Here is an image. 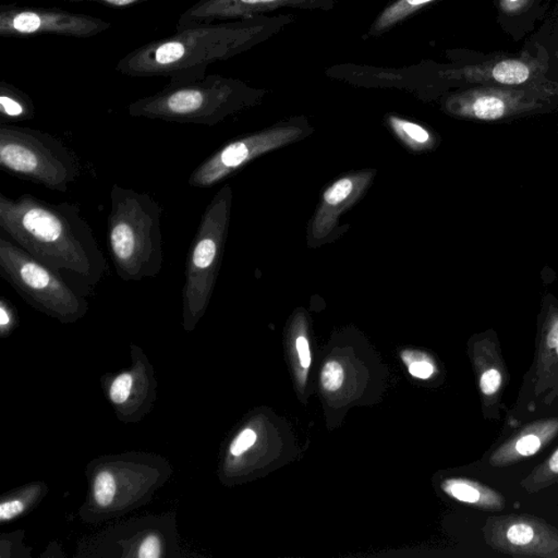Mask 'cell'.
<instances>
[{"mask_svg": "<svg viewBox=\"0 0 558 558\" xmlns=\"http://www.w3.org/2000/svg\"><path fill=\"white\" fill-rule=\"evenodd\" d=\"M295 20L294 14L256 16L176 31L121 58L116 71L131 77H164L178 85L203 79L207 67L270 40Z\"/></svg>", "mask_w": 558, "mask_h": 558, "instance_id": "2", "label": "cell"}, {"mask_svg": "<svg viewBox=\"0 0 558 558\" xmlns=\"http://www.w3.org/2000/svg\"><path fill=\"white\" fill-rule=\"evenodd\" d=\"M115 479L113 474L103 472L96 475L94 481V497L101 507H108L113 503L115 495Z\"/></svg>", "mask_w": 558, "mask_h": 558, "instance_id": "14", "label": "cell"}, {"mask_svg": "<svg viewBox=\"0 0 558 558\" xmlns=\"http://www.w3.org/2000/svg\"><path fill=\"white\" fill-rule=\"evenodd\" d=\"M501 384L502 376L497 368H489V370L484 372L481 381H480V387H481V391L485 395H493L494 392L498 391Z\"/></svg>", "mask_w": 558, "mask_h": 558, "instance_id": "22", "label": "cell"}, {"mask_svg": "<svg viewBox=\"0 0 558 558\" xmlns=\"http://www.w3.org/2000/svg\"><path fill=\"white\" fill-rule=\"evenodd\" d=\"M344 378V368L337 361L325 363L321 373L323 387L328 392H336L342 387Z\"/></svg>", "mask_w": 558, "mask_h": 558, "instance_id": "15", "label": "cell"}, {"mask_svg": "<svg viewBox=\"0 0 558 558\" xmlns=\"http://www.w3.org/2000/svg\"><path fill=\"white\" fill-rule=\"evenodd\" d=\"M506 110L503 100L495 96L478 97L473 104V114L482 120H497L503 117Z\"/></svg>", "mask_w": 558, "mask_h": 558, "instance_id": "13", "label": "cell"}, {"mask_svg": "<svg viewBox=\"0 0 558 558\" xmlns=\"http://www.w3.org/2000/svg\"><path fill=\"white\" fill-rule=\"evenodd\" d=\"M12 314L11 303L2 298V301H0V328H2L3 332L7 331L12 327Z\"/></svg>", "mask_w": 558, "mask_h": 558, "instance_id": "28", "label": "cell"}, {"mask_svg": "<svg viewBox=\"0 0 558 558\" xmlns=\"http://www.w3.org/2000/svg\"><path fill=\"white\" fill-rule=\"evenodd\" d=\"M24 511V504L18 499H12V501L4 502L0 505V521L8 522L16 518Z\"/></svg>", "mask_w": 558, "mask_h": 558, "instance_id": "24", "label": "cell"}, {"mask_svg": "<svg viewBox=\"0 0 558 558\" xmlns=\"http://www.w3.org/2000/svg\"><path fill=\"white\" fill-rule=\"evenodd\" d=\"M256 441V434L250 429H246L241 432L237 439L232 441L230 446V453L234 456H240L247 449L252 448Z\"/></svg>", "mask_w": 558, "mask_h": 558, "instance_id": "21", "label": "cell"}, {"mask_svg": "<svg viewBox=\"0 0 558 558\" xmlns=\"http://www.w3.org/2000/svg\"><path fill=\"white\" fill-rule=\"evenodd\" d=\"M445 489L451 497L464 503H478L481 497L477 489L463 481L449 482Z\"/></svg>", "mask_w": 558, "mask_h": 558, "instance_id": "17", "label": "cell"}, {"mask_svg": "<svg viewBox=\"0 0 558 558\" xmlns=\"http://www.w3.org/2000/svg\"><path fill=\"white\" fill-rule=\"evenodd\" d=\"M131 388H133V376L128 375V373L119 376L110 386L109 396L111 401H114L115 404H123V402L128 400Z\"/></svg>", "mask_w": 558, "mask_h": 558, "instance_id": "18", "label": "cell"}, {"mask_svg": "<svg viewBox=\"0 0 558 558\" xmlns=\"http://www.w3.org/2000/svg\"><path fill=\"white\" fill-rule=\"evenodd\" d=\"M36 116V105L30 96L18 87L0 82V124L30 120Z\"/></svg>", "mask_w": 558, "mask_h": 558, "instance_id": "11", "label": "cell"}, {"mask_svg": "<svg viewBox=\"0 0 558 558\" xmlns=\"http://www.w3.org/2000/svg\"><path fill=\"white\" fill-rule=\"evenodd\" d=\"M0 166L23 181L67 192L80 176L77 155L41 130L0 124Z\"/></svg>", "mask_w": 558, "mask_h": 558, "instance_id": "5", "label": "cell"}, {"mask_svg": "<svg viewBox=\"0 0 558 558\" xmlns=\"http://www.w3.org/2000/svg\"><path fill=\"white\" fill-rule=\"evenodd\" d=\"M339 0H198L184 12L176 31L202 24L263 16L279 9L331 12Z\"/></svg>", "mask_w": 558, "mask_h": 558, "instance_id": "9", "label": "cell"}, {"mask_svg": "<svg viewBox=\"0 0 558 558\" xmlns=\"http://www.w3.org/2000/svg\"><path fill=\"white\" fill-rule=\"evenodd\" d=\"M434 2L436 0H392L371 23L365 38L384 36L385 33L409 20Z\"/></svg>", "mask_w": 558, "mask_h": 558, "instance_id": "10", "label": "cell"}, {"mask_svg": "<svg viewBox=\"0 0 558 558\" xmlns=\"http://www.w3.org/2000/svg\"><path fill=\"white\" fill-rule=\"evenodd\" d=\"M409 372L411 376L425 380V378H429L433 375L434 367L429 361H415L409 365Z\"/></svg>", "mask_w": 558, "mask_h": 558, "instance_id": "27", "label": "cell"}, {"mask_svg": "<svg viewBox=\"0 0 558 558\" xmlns=\"http://www.w3.org/2000/svg\"><path fill=\"white\" fill-rule=\"evenodd\" d=\"M111 23L89 14L75 13L61 8L0 6V36L32 37L57 36L90 38L109 30Z\"/></svg>", "mask_w": 558, "mask_h": 558, "instance_id": "8", "label": "cell"}, {"mask_svg": "<svg viewBox=\"0 0 558 558\" xmlns=\"http://www.w3.org/2000/svg\"><path fill=\"white\" fill-rule=\"evenodd\" d=\"M297 352L301 366L307 368L311 365V352H310L309 343L304 337L297 339Z\"/></svg>", "mask_w": 558, "mask_h": 558, "instance_id": "29", "label": "cell"}, {"mask_svg": "<svg viewBox=\"0 0 558 558\" xmlns=\"http://www.w3.org/2000/svg\"><path fill=\"white\" fill-rule=\"evenodd\" d=\"M260 93L235 77L206 75L189 84L165 85L157 94L131 103L128 111L134 118L214 125Z\"/></svg>", "mask_w": 558, "mask_h": 558, "instance_id": "4", "label": "cell"}, {"mask_svg": "<svg viewBox=\"0 0 558 558\" xmlns=\"http://www.w3.org/2000/svg\"><path fill=\"white\" fill-rule=\"evenodd\" d=\"M163 207L149 193L115 183L110 190L109 245L124 281L158 278L164 265Z\"/></svg>", "mask_w": 558, "mask_h": 558, "instance_id": "3", "label": "cell"}, {"mask_svg": "<svg viewBox=\"0 0 558 558\" xmlns=\"http://www.w3.org/2000/svg\"><path fill=\"white\" fill-rule=\"evenodd\" d=\"M506 536L512 545L522 546L531 543L535 538V530L527 523H516V525L509 527Z\"/></svg>", "mask_w": 558, "mask_h": 558, "instance_id": "20", "label": "cell"}, {"mask_svg": "<svg viewBox=\"0 0 558 558\" xmlns=\"http://www.w3.org/2000/svg\"><path fill=\"white\" fill-rule=\"evenodd\" d=\"M391 123L398 133L406 135L407 138L414 141V142L422 144L428 142L430 139L428 131L422 128L419 125L396 117H392Z\"/></svg>", "mask_w": 558, "mask_h": 558, "instance_id": "16", "label": "cell"}, {"mask_svg": "<svg viewBox=\"0 0 558 558\" xmlns=\"http://www.w3.org/2000/svg\"><path fill=\"white\" fill-rule=\"evenodd\" d=\"M528 67L521 61H505L499 62L493 69V77L503 85H522L528 80Z\"/></svg>", "mask_w": 558, "mask_h": 558, "instance_id": "12", "label": "cell"}, {"mask_svg": "<svg viewBox=\"0 0 558 558\" xmlns=\"http://www.w3.org/2000/svg\"><path fill=\"white\" fill-rule=\"evenodd\" d=\"M546 343L548 348L555 349L558 354V319L554 324L552 325L550 332L547 334Z\"/></svg>", "mask_w": 558, "mask_h": 558, "instance_id": "30", "label": "cell"}, {"mask_svg": "<svg viewBox=\"0 0 558 558\" xmlns=\"http://www.w3.org/2000/svg\"><path fill=\"white\" fill-rule=\"evenodd\" d=\"M230 189H222L203 213L189 250L182 290L183 315L193 325L206 312L220 269L230 207Z\"/></svg>", "mask_w": 558, "mask_h": 558, "instance_id": "7", "label": "cell"}, {"mask_svg": "<svg viewBox=\"0 0 558 558\" xmlns=\"http://www.w3.org/2000/svg\"><path fill=\"white\" fill-rule=\"evenodd\" d=\"M548 467H550L552 473H558V449L552 456L550 462H548Z\"/></svg>", "mask_w": 558, "mask_h": 558, "instance_id": "31", "label": "cell"}, {"mask_svg": "<svg viewBox=\"0 0 558 558\" xmlns=\"http://www.w3.org/2000/svg\"><path fill=\"white\" fill-rule=\"evenodd\" d=\"M541 448V441L536 435L523 436L516 443V450L522 456L535 455Z\"/></svg>", "mask_w": 558, "mask_h": 558, "instance_id": "23", "label": "cell"}, {"mask_svg": "<svg viewBox=\"0 0 558 558\" xmlns=\"http://www.w3.org/2000/svg\"><path fill=\"white\" fill-rule=\"evenodd\" d=\"M353 184L349 179H342L337 182L329 190L325 193V201L329 206H338L339 203L346 200L351 196Z\"/></svg>", "mask_w": 558, "mask_h": 558, "instance_id": "19", "label": "cell"}, {"mask_svg": "<svg viewBox=\"0 0 558 558\" xmlns=\"http://www.w3.org/2000/svg\"><path fill=\"white\" fill-rule=\"evenodd\" d=\"M66 3H95L111 8H127L135 4L148 2V0H62Z\"/></svg>", "mask_w": 558, "mask_h": 558, "instance_id": "26", "label": "cell"}, {"mask_svg": "<svg viewBox=\"0 0 558 558\" xmlns=\"http://www.w3.org/2000/svg\"><path fill=\"white\" fill-rule=\"evenodd\" d=\"M511 2H517V0H511Z\"/></svg>", "mask_w": 558, "mask_h": 558, "instance_id": "32", "label": "cell"}, {"mask_svg": "<svg viewBox=\"0 0 558 558\" xmlns=\"http://www.w3.org/2000/svg\"><path fill=\"white\" fill-rule=\"evenodd\" d=\"M139 557L157 558L161 556V545L157 537H150L139 547Z\"/></svg>", "mask_w": 558, "mask_h": 558, "instance_id": "25", "label": "cell"}, {"mask_svg": "<svg viewBox=\"0 0 558 558\" xmlns=\"http://www.w3.org/2000/svg\"><path fill=\"white\" fill-rule=\"evenodd\" d=\"M0 228L14 244L54 270L81 294L96 287L108 271V261L74 203H51L26 193H0Z\"/></svg>", "mask_w": 558, "mask_h": 558, "instance_id": "1", "label": "cell"}, {"mask_svg": "<svg viewBox=\"0 0 558 558\" xmlns=\"http://www.w3.org/2000/svg\"><path fill=\"white\" fill-rule=\"evenodd\" d=\"M0 276L28 303L53 317L69 321L86 312L84 294L4 237L0 238Z\"/></svg>", "mask_w": 558, "mask_h": 558, "instance_id": "6", "label": "cell"}]
</instances>
